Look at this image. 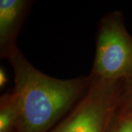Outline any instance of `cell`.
<instances>
[{
	"instance_id": "cell-1",
	"label": "cell",
	"mask_w": 132,
	"mask_h": 132,
	"mask_svg": "<svg viewBox=\"0 0 132 132\" xmlns=\"http://www.w3.org/2000/svg\"><path fill=\"white\" fill-rule=\"evenodd\" d=\"M7 60L21 105L15 132H49L74 107L91 82L90 75L71 79L51 77L32 65L20 49Z\"/></svg>"
},
{
	"instance_id": "cell-2",
	"label": "cell",
	"mask_w": 132,
	"mask_h": 132,
	"mask_svg": "<svg viewBox=\"0 0 132 132\" xmlns=\"http://www.w3.org/2000/svg\"><path fill=\"white\" fill-rule=\"evenodd\" d=\"M123 84L91 76L85 95L49 132H107L122 101Z\"/></svg>"
},
{
	"instance_id": "cell-3",
	"label": "cell",
	"mask_w": 132,
	"mask_h": 132,
	"mask_svg": "<svg viewBox=\"0 0 132 132\" xmlns=\"http://www.w3.org/2000/svg\"><path fill=\"white\" fill-rule=\"evenodd\" d=\"M90 75L109 81L132 79V36L120 11L105 15L99 22Z\"/></svg>"
},
{
	"instance_id": "cell-4",
	"label": "cell",
	"mask_w": 132,
	"mask_h": 132,
	"mask_svg": "<svg viewBox=\"0 0 132 132\" xmlns=\"http://www.w3.org/2000/svg\"><path fill=\"white\" fill-rule=\"evenodd\" d=\"M33 4L29 0L0 1V57L7 60L19 48L16 41Z\"/></svg>"
},
{
	"instance_id": "cell-5",
	"label": "cell",
	"mask_w": 132,
	"mask_h": 132,
	"mask_svg": "<svg viewBox=\"0 0 132 132\" xmlns=\"http://www.w3.org/2000/svg\"><path fill=\"white\" fill-rule=\"evenodd\" d=\"M21 114L18 94L13 90L0 98V132H15Z\"/></svg>"
},
{
	"instance_id": "cell-6",
	"label": "cell",
	"mask_w": 132,
	"mask_h": 132,
	"mask_svg": "<svg viewBox=\"0 0 132 132\" xmlns=\"http://www.w3.org/2000/svg\"><path fill=\"white\" fill-rule=\"evenodd\" d=\"M107 132H132V114L120 104L109 125Z\"/></svg>"
},
{
	"instance_id": "cell-7",
	"label": "cell",
	"mask_w": 132,
	"mask_h": 132,
	"mask_svg": "<svg viewBox=\"0 0 132 132\" xmlns=\"http://www.w3.org/2000/svg\"><path fill=\"white\" fill-rule=\"evenodd\" d=\"M120 106L132 114V79L124 81Z\"/></svg>"
},
{
	"instance_id": "cell-8",
	"label": "cell",
	"mask_w": 132,
	"mask_h": 132,
	"mask_svg": "<svg viewBox=\"0 0 132 132\" xmlns=\"http://www.w3.org/2000/svg\"><path fill=\"white\" fill-rule=\"evenodd\" d=\"M7 81V74L5 73V70L2 68H0V87H4Z\"/></svg>"
}]
</instances>
